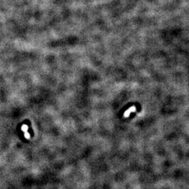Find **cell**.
<instances>
[{
    "mask_svg": "<svg viewBox=\"0 0 189 189\" xmlns=\"http://www.w3.org/2000/svg\"><path fill=\"white\" fill-rule=\"evenodd\" d=\"M136 111V108L135 107H130L128 110H127L124 113V116L125 117H128L130 116V113L133 112V111Z\"/></svg>",
    "mask_w": 189,
    "mask_h": 189,
    "instance_id": "cell-1",
    "label": "cell"
}]
</instances>
